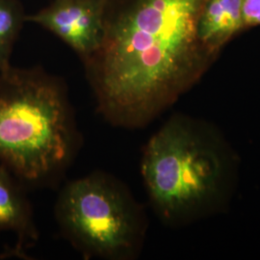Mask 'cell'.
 Instances as JSON below:
<instances>
[{
	"mask_svg": "<svg viewBox=\"0 0 260 260\" xmlns=\"http://www.w3.org/2000/svg\"><path fill=\"white\" fill-rule=\"evenodd\" d=\"M205 0H104L101 46L83 64L98 112L146 126L205 75L219 54L199 36Z\"/></svg>",
	"mask_w": 260,
	"mask_h": 260,
	"instance_id": "obj_1",
	"label": "cell"
},
{
	"mask_svg": "<svg viewBox=\"0 0 260 260\" xmlns=\"http://www.w3.org/2000/svg\"><path fill=\"white\" fill-rule=\"evenodd\" d=\"M64 83L41 68L0 73V163L19 179L41 184L58 177L78 145Z\"/></svg>",
	"mask_w": 260,
	"mask_h": 260,
	"instance_id": "obj_2",
	"label": "cell"
},
{
	"mask_svg": "<svg viewBox=\"0 0 260 260\" xmlns=\"http://www.w3.org/2000/svg\"><path fill=\"white\" fill-rule=\"evenodd\" d=\"M141 173L157 213L176 222L218 193L224 162L197 125L183 117H173L149 139Z\"/></svg>",
	"mask_w": 260,
	"mask_h": 260,
	"instance_id": "obj_3",
	"label": "cell"
},
{
	"mask_svg": "<svg viewBox=\"0 0 260 260\" xmlns=\"http://www.w3.org/2000/svg\"><path fill=\"white\" fill-rule=\"evenodd\" d=\"M56 220L86 258L127 260L139 250L143 215L128 189L103 172L70 181L60 192Z\"/></svg>",
	"mask_w": 260,
	"mask_h": 260,
	"instance_id": "obj_4",
	"label": "cell"
},
{
	"mask_svg": "<svg viewBox=\"0 0 260 260\" xmlns=\"http://www.w3.org/2000/svg\"><path fill=\"white\" fill-rule=\"evenodd\" d=\"M104 0H53L25 21L36 23L71 47L82 61L101 46Z\"/></svg>",
	"mask_w": 260,
	"mask_h": 260,
	"instance_id": "obj_5",
	"label": "cell"
},
{
	"mask_svg": "<svg viewBox=\"0 0 260 260\" xmlns=\"http://www.w3.org/2000/svg\"><path fill=\"white\" fill-rule=\"evenodd\" d=\"M0 163V232L17 235L13 250L15 255H25L24 251L39 239L33 211L27 197L19 185V179Z\"/></svg>",
	"mask_w": 260,
	"mask_h": 260,
	"instance_id": "obj_6",
	"label": "cell"
},
{
	"mask_svg": "<svg viewBox=\"0 0 260 260\" xmlns=\"http://www.w3.org/2000/svg\"><path fill=\"white\" fill-rule=\"evenodd\" d=\"M244 31L242 0H205L199 19V36L210 50L220 54Z\"/></svg>",
	"mask_w": 260,
	"mask_h": 260,
	"instance_id": "obj_7",
	"label": "cell"
},
{
	"mask_svg": "<svg viewBox=\"0 0 260 260\" xmlns=\"http://www.w3.org/2000/svg\"><path fill=\"white\" fill-rule=\"evenodd\" d=\"M24 22L25 15L18 0H0V73L12 67L13 47Z\"/></svg>",
	"mask_w": 260,
	"mask_h": 260,
	"instance_id": "obj_8",
	"label": "cell"
},
{
	"mask_svg": "<svg viewBox=\"0 0 260 260\" xmlns=\"http://www.w3.org/2000/svg\"><path fill=\"white\" fill-rule=\"evenodd\" d=\"M244 30L260 26V0H242Z\"/></svg>",
	"mask_w": 260,
	"mask_h": 260,
	"instance_id": "obj_9",
	"label": "cell"
}]
</instances>
